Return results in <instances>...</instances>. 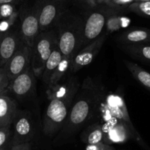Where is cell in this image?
<instances>
[{
    "instance_id": "20",
    "label": "cell",
    "mask_w": 150,
    "mask_h": 150,
    "mask_svg": "<svg viewBox=\"0 0 150 150\" xmlns=\"http://www.w3.org/2000/svg\"><path fill=\"white\" fill-rule=\"evenodd\" d=\"M123 50L133 58L150 64L149 44H134L123 45Z\"/></svg>"
},
{
    "instance_id": "34",
    "label": "cell",
    "mask_w": 150,
    "mask_h": 150,
    "mask_svg": "<svg viewBox=\"0 0 150 150\" xmlns=\"http://www.w3.org/2000/svg\"><path fill=\"white\" fill-rule=\"evenodd\" d=\"M5 35H4V34H1V33H0V41H1V40L2 39V38H3V36Z\"/></svg>"
},
{
    "instance_id": "31",
    "label": "cell",
    "mask_w": 150,
    "mask_h": 150,
    "mask_svg": "<svg viewBox=\"0 0 150 150\" xmlns=\"http://www.w3.org/2000/svg\"><path fill=\"white\" fill-rule=\"evenodd\" d=\"M87 1L91 5H95L96 4L102 3V2H106L107 0H87Z\"/></svg>"
},
{
    "instance_id": "5",
    "label": "cell",
    "mask_w": 150,
    "mask_h": 150,
    "mask_svg": "<svg viewBox=\"0 0 150 150\" xmlns=\"http://www.w3.org/2000/svg\"><path fill=\"white\" fill-rule=\"evenodd\" d=\"M57 22V47L62 55L73 58L77 52L83 23L77 20L60 21V18Z\"/></svg>"
},
{
    "instance_id": "15",
    "label": "cell",
    "mask_w": 150,
    "mask_h": 150,
    "mask_svg": "<svg viewBox=\"0 0 150 150\" xmlns=\"http://www.w3.org/2000/svg\"><path fill=\"white\" fill-rule=\"evenodd\" d=\"M117 41L122 45L150 44V30L146 28H135L121 33Z\"/></svg>"
},
{
    "instance_id": "35",
    "label": "cell",
    "mask_w": 150,
    "mask_h": 150,
    "mask_svg": "<svg viewBox=\"0 0 150 150\" xmlns=\"http://www.w3.org/2000/svg\"><path fill=\"white\" fill-rule=\"evenodd\" d=\"M143 1H150V0H135V2H143Z\"/></svg>"
},
{
    "instance_id": "17",
    "label": "cell",
    "mask_w": 150,
    "mask_h": 150,
    "mask_svg": "<svg viewBox=\"0 0 150 150\" xmlns=\"http://www.w3.org/2000/svg\"><path fill=\"white\" fill-rule=\"evenodd\" d=\"M82 141L87 145H94V144L104 143L105 141V132H104L102 125L98 122L89 124L86 127L80 135Z\"/></svg>"
},
{
    "instance_id": "6",
    "label": "cell",
    "mask_w": 150,
    "mask_h": 150,
    "mask_svg": "<svg viewBox=\"0 0 150 150\" xmlns=\"http://www.w3.org/2000/svg\"><path fill=\"white\" fill-rule=\"evenodd\" d=\"M12 125L11 146L30 143L35 135V127L33 118L29 111L17 110Z\"/></svg>"
},
{
    "instance_id": "4",
    "label": "cell",
    "mask_w": 150,
    "mask_h": 150,
    "mask_svg": "<svg viewBox=\"0 0 150 150\" xmlns=\"http://www.w3.org/2000/svg\"><path fill=\"white\" fill-rule=\"evenodd\" d=\"M57 47V33L54 29L41 32L32 47L31 66L37 77H41L46 63Z\"/></svg>"
},
{
    "instance_id": "2",
    "label": "cell",
    "mask_w": 150,
    "mask_h": 150,
    "mask_svg": "<svg viewBox=\"0 0 150 150\" xmlns=\"http://www.w3.org/2000/svg\"><path fill=\"white\" fill-rule=\"evenodd\" d=\"M80 86L77 80L71 77L47 90L49 104L43 116V131L46 135L53 137L58 133L69 113L75 96Z\"/></svg>"
},
{
    "instance_id": "14",
    "label": "cell",
    "mask_w": 150,
    "mask_h": 150,
    "mask_svg": "<svg viewBox=\"0 0 150 150\" xmlns=\"http://www.w3.org/2000/svg\"><path fill=\"white\" fill-rule=\"evenodd\" d=\"M60 18L58 6L53 3L45 4L38 11L40 30L45 32L51 30Z\"/></svg>"
},
{
    "instance_id": "3",
    "label": "cell",
    "mask_w": 150,
    "mask_h": 150,
    "mask_svg": "<svg viewBox=\"0 0 150 150\" xmlns=\"http://www.w3.org/2000/svg\"><path fill=\"white\" fill-rule=\"evenodd\" d=\"M93 93L88 79H86L75 96L68 117L54 142H63L77 133L89 122L93 111Z\"/></svg>"
},
{
    "instance_id": "27",
    "label": "cell",
    "mask_w": 150,
    "mask_h": 150,
    "mask_svg": "<svg viewBox=\"0 0 150 150\" xmlns=\"http://www.w3.org/2000/svg\"><path fill=\"white\" fill-rule=\"evenodd\" d=\"M11 80L2 67L0 68V93H5L8 88Z\"/></svg>"
},
{
    "instance_id": "12",
    "label": "cell",
    "mask_w": 150,
    "mask_h": 150,
    "mask_svg": "<svg viewBox=\"0 0 150 150\" xmlns=\"http://www.w3.org/2000/svg\"><path fill=\"white\" fill-rule=\"evenodd\" d=\"M105 132L104 143L107 144L125 143L133 139V135L128 127L122 122H115L102 125Z\"/></svg>"
},
{
    "instance_id": "16",
    "label": "cell",
    "mask_w": 150,
    "mask_h": 150,
    "mask_svg": "<svg viewBox=\"0 0 150 150\" xmlns=\"http://www.w3.org/2000/svg\"><path fill=\"white\" fill-rule=\"evenodd\" d=\"M18 110L14 99L4 93H0V128L12 125Z\"/></svg>"
},
{
    "instance_id": "25",
    "label": "cell",
    "mask_w": 150,
    "mask_h": 150,
    "mask_svg": "<svg viewBox=\"0 0 150 150\" xmlns=\"http://www.w3.org/2000/svg\"><path fill=\"white\" fill-rule=\"evenodd\" d=\"M12 125L0 128V149L8 146V141L12 136Z\"/></svg>"
},
{
    "instance_id": "28",
    "label": "cell",
    "mask_w": 150,
    "mask_h": 150,
    "mask_svg": "<svg viewBox=\"0 0 150 150\" xmlns=\"http://www.w3.org/2000/svg\"><path fill=\"white\" fill-rule=\"evenodd\" d=\"M86 150H115L109 144L105 143H99L94 145H88Z\"/></svg>"
},
{
    "instance_id": "21",
    "label": "cell",
    "mask_w": 150,
    "mask_h": 150,
    "mask_svg": "<svg viewBox=\"0 0 150 150\" xmlns=\"http://www.w3.org/2000/svg\"><path fill=\"white\" fill-rule=\"evenodd\" d=\"M72 58L70 57H64L63 56L61 61L60 62L59 65L56 69L54 70L51 79H50L49 84L47 86L48 88H53L54 86H57L60 83L63 77L66 75L68 71H71V66Z\"/></svg>"
},
{
    "instance_id": "8",
    "label": "cell",
    "mask_w": 150,
    "mask_h": 150,
    "mask_svg": "<svg viewBox=\"0 0 150 150\" xmlns=\"http://www.w3.org/2000/svg\"><path fill=\"white\" fill-rule=\"evenodd\" d=\"M31 61L32 48L22 42L15 54L2 68L11 81L31 66Z\"/></svg>"
},
{
    "instance_id": "33",
    "label": "cell",
    "mask_w": 150,
    "mask_h": 150,
    "mask_svg": "<svg viewBox=\"0 0 150 150\" xmlns=\"http://www.w3.org/2000/svg\"><path fill=\"white\" fill-rule=\"evenodd\" d=\"M0 150H8V146H6L3 147V148H2V149H0Z\"/></svg>"
},
{
    "instance_id": "36",
    "label": "cell",
    "mask_w": 150,
    "mask_h": 150,
    "mask_svg": "<svg viewBox=\"0 0 150 150\" xmlns=\"http://www.w3.org/2000/svg\"><path fill=\"white\" fill-rule=\"evenodd\" d=\"M109 1H110V0H107L106 3H108V2H109Z\"/></svg>"
},
{
    "instance_id": "19",
    "label": "cell",
    "mask_w": 150,
    "mask_h": 150,
    "mask_svg": "<svg viewBox=\"0 0 150 150\" xmlns=\"http://www.w3.org/2000/svg\"><path fill=\"white\" fill-rule=\"evenodd\" d=\"M62 57H63V55H62L59 48L57 47L54 49V51L52 52L48 60H47L45 67H44V71H43L42 76H41L43 82L47 86H48L49 82H50L54 70L57 67L60 62L61 61Z\"/></svg>"
},
{
    "instance_id": "1",
    "label": "cell",
    "mask_w": 150,
    "mask_h": 150,
    "mask_svg": "<svg viewBox=\"0 0 150 150\" xmlns=\"http://www.w3.org/2000/svg\"><path fill=\"white\" fill-rule=\"evenodd\" d=\"M93 93V111L89 123L98 122L102 125L115 122L125 123L133 135L134 140L143 143L129 117L123 96L120 93L107 91L105 86L88 77Z\"/></svg>"
},
{
    "instance_id": "26",
    "label": "cell",
    "mask_w": 150,
    "mask_h": 150,
    "mask_svg": "<svg viewBox=\"0 0 150 150\" xmlns=\"http://www.w3.org/2000/svg\"><path fill=\"white\" fill-rule=\"evenodd\" d=\"M17 11L15 5H13V4L0 5V20L10 18Z\"/></svg>"
},
{
    "instance_id": "18",
    "label": "cell",
    "mask_w": 150,
    "mask_h": 150,
    "mask_svg": "<svg viewBox=\"0 0 150 150\" xmlns=\"http://www.w3.org/2000/svg\"><path fill=\"white\" fill-rule=\"evenodd\" d=\"M124 63L134 78L150 91V73L133 62L125 60Z\"/></svg>"
},
{
    "instance_id": "30",
    "label": "cell",
    "mask_w": 150,
    "mask_h": 150,
    "mask_svg": "<svg viewBox=\"0 0 150 150\" xmlns=\"http://www.w3.org/2000/svg\"><path fill=\"white\" fill-rule=\"evenodd\" d=\"M10 150H31V144L26 143V144L13 146Z\"/></svg>"
},
{
    "instance_id": "11",
    "label": "cell",
    "mask_w": 150,
    "mask_h": 150,
    "mask_svg": "<svg viewBox=\"0 0 150 150\" xmlns=\"http://www.w3.org/2000/svg\"><path fill=\"white\" fill-rule=\"evenodd\" d=\"M40 33L38 12L30 13L21 18L19 33L23 43L32 48Z\"/></svg>"
},
{
    "instance_id": "9",
    "label": "cell",
    "mask_w": 150,
    "mask_h": 150,
    "mask_svg": "<svg viewBox=\"0 0 150 150\" xmlns=\"http://www.w3.org/2000/svg\"><path fill=\"white\" fill-rule=\"evenodd\" d=\"M106 38L107 35L105 33H102L95 41L77 52L72 58L71 71L75 73L90 64L99 52Z\"/></svg>"
},
{
    "instance_id": "7",
    "label": "cell",
    "mask_w": 150,
    "mask_h": 150,
    "mask_svg": "<svg viewBox=\"0 0 150 150\" xmlns=\"http://www.w3.org/2000/svg\"><path fill=\"white\" fill-rule=\"evenodd\" d=\"M108 16L102 12H93L83 24L77 52L86 47L102 34Z\"/></svg>"
},
{
    "instance_id": "24",
    "label": "cell",
    "mask_w": 150,
    "mask_h": 150,
    "mask_svg": "<svg viewBox=\"0 0 150 150\" xmlns=\"http://www.w3.org/2000/svg\"><path fill=\"white\" fill-rule=\"evenodd\" d=\"M18 16V12H16L10 18H6V19L0 20V33L1 34L5 35L7 33L11 31V27L14 25L15 22L16 21Z\"/></svg>"
},
{
    "instance_id": "22",
    "label": "cell",
    "mask_w": 150,
    "mask_h": 150,
    "mask_svg": "<svg viewBox=\"0 0 150 150\" xmlns=\"http://www.w3.org/2000/svg\"><path fill=\"white\" fill-rule=\"evenodd\" d=\"M131 20L128 17L119 15H110L107 16L105 33L108 35L122 29L127 28L130 24Z\"/></svg>"
},
{
    "instance_id": "32",
    "label": "cell",
    "mask_w": 150,
    "mask_h": 150,
    "mask_svg": "<svg viewBox=\"0 0 150 150\" xmlns=\"http://www.w3.org/2000/svg\"><path fill=\"white\" fill-rule=\"evenodd\" d=\"M16 0H0V5L2 4H13L14 5Z\"/></svg>"
},
{
    "instance_id": "23",
    "label": "cell",
    "mask_w": 150,
    "mask_h": 150,
    "mask_svg": "<svg viewBox=\"0 0 150 150\" xmlns=\"http://www.w3.org/2000/svg\"><path fill=\"white\" fill-rule=\"evenodd\" d=\"M129 9L143 16L150 17V1L136 2L129 5Z\"/></svg>"
},
{
    "instance_id": "13",
    "label": "cell",
    "mask_w": 150,
    "mask_h": 150,
    "mask_svg": "<svg viewBox=\"0 0 150 150\" xmlns=\"http://www.w3.org/2000/svg\"><path fill=\"white\" fill-rule=\"evenodd\" d=\"M19 30H11L0 41V68L2 67L22 44Z\"/></svg>"
},
{
    "instance_id": "29",
    "label": "cell",
    "mask_w": 150,
    "mask_h": 150,
    "mask_svg": "<svg viewBox=\"0 0 150 150\" xmlns=\"http://www.w3.org/2000/svg\"><path fill=\"white\" fill-rule=\"evenodd\" d=\"M135 0H110L108 4H113L119 6H125V5H131Z\"/></svg>"
},
{
    "instance_id": "10",
    "label": "cell",
    "mask_w": 150,
    "mask_h": 150,
    "mask_svg": "<svg viewBox=\"0 0 150 150\" xmlns=\"http://www.w3.org/2000/svg\"><path fill=\"white\" fill-rule=\"evenodd\" d=\"M35 77L33 68L30 66L24 72L10 82L8 89L17 97H27L33 93L35 89Z\"/></svg>"
}]
</instances>
